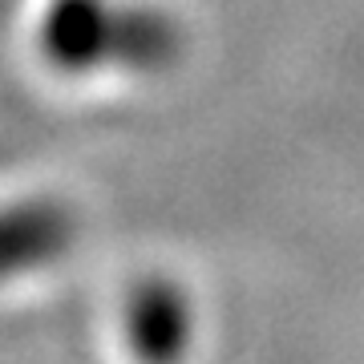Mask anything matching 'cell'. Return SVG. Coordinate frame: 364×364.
Listing matches in <instances>:
<instances>
[{
  "instance_id": "obj_4",
  "label": "cell",
  "mask_w": 364,
  "mask_h": 364,
  "mask_svg": "<svg viewBox=\"0 0 364 364\" xmlns=\"http://www.w3.org/2000/svg\"><path fill=\"white\" fill-rule=\"evenodd\" d=\"M182 28L150 4H114L109 28V65L134 73H162L178 61Z\"/></svg>"
},
{
  "instance_id": "obj_3",
  "label": "cell",
  "mask_w": 364,
  "mask_h": 364,
  "mask_svg": "<svg viewBox=\"0 0 364 364\" xmlns=\"http://www.w3.org/2000/svg\"><path fill=\"white\" fill-rule=\"evenodd\" d=\"M126 332H130V348L146 360L182 356L191 348V332H195L186 291L170 279H142L126 304Z\"/></svg>"
},
{
  "instance_id": "obj_1",
  "label": "cell",
  "mask_w": 364,
  "mask_h": 364,
  "mask_svg": "<svg viewBox=\"0 0 364 364\" xmlns=\"http://www.w3.org/2000/svg\"><path fill=\"white\" fill-rule=\"evenodd\" d=\"M109 28H114L109 0H49L37 28V45L53 69L93 73L109 65Z\"/></svg>"
},
{
  "instance_id": "obj_2",
  "label": "cell",
  "mask_w": 364,
  "mask_h": 364,
  "mask_svg": "<svg viewBox=\"0 0 364 364\" xmlns=\"http://www.w3.org/2000/svg\"><path fill=\"white\" fill-rule=\"evenodd\" d=\"M73 243V215L53 198H33L0 210V284L53 263Z\"/></svg>"
}]
</instances>
